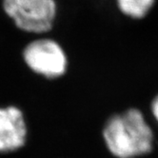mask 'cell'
<instances>
[{
  "label": "cell",
  "mask_w": 158,
  "mask_h": 158,
  "mask_svg": "<svg viewBox=\"0 0 158 158\" xmlns=\"http://www.w3.org/2000/svg\"><path fill=\"white\" fill-rule=\"evenodd\" d=\"M121 12L131 18L139 19L146 16L155 0H116Z\"/></svg>",
  "instance_id": "5"
},
{
  "label": "cell",
  "mask_w": 158,
  "mask_h": 158,
  "mask_svg": "<svg viewBox=\"0 0 158 158\" xmlns=\"http://www.w3.org/2000/svg\"><path fill=\"white\" fill-rule=\"evenodd\" d=\"M152 112L156 121L158 122V95L153 99L152 103Z\"/></svg>",
  "instance_id": "6"
},
{
  "label": "cell",
  "mask_w": 158,
  "mask_h": 158,
  "mask_svg": "<svg viewBox=\"0 0 158 158\" xmlns=\"http://www.w3.org/2000/svg\"><path fill=\"white\" fill-rule=\"evenodd\" d=\"M103 133L108 150L117 158H134L152 149V131L137 109L110 118Z\"/></svg>",
  "instance_id": "1"
},
{
  "label": "cell",
  "mask_w": 158,
  "mask_h": 158,
  "mask_svg": "<svg viewBox=\"0 0 158 158\" xmlns=\"http://www.w3.org/2000/svg\"><path fill=\"white\" fill-rule=\"evenodd\" d=\"M26 126L22 112L15 107L0 109V152H12L25 143Z\"/></svg>",
  "instance_id": "4"
},
{
  "label": "cell",
  "mask_w": 158,
  "mask_h": 158,
  "mask_svg": "<svg viewBox=\"0 0 158 158\" xmlns=\"http://www.w3.org/2000/svg\"><path fill=\"white\" fill-rule=\"evenodd\" d=\"M3 8L19 29L29 32L50 31L56 15L54 0H3Z\"/></svg>",
  "instance_id": "2"
},
{
  "label": "cell",
  "mask_w": 158,
  "mask_h": 158,
  "mask_svg": "<svg viewBox=\"0 0 158 158\" xmlns=\"http://www.w3.org/2000/svg\"><path fill=\"white\" fill-rule=\"evenodd\" d=\"M26 63L35 73L49 78H54L65 73L67 59L59 45L49 39L31 43L25 49Z\"/></svg>",
  "instance_id": "3"
}]
</instances>
